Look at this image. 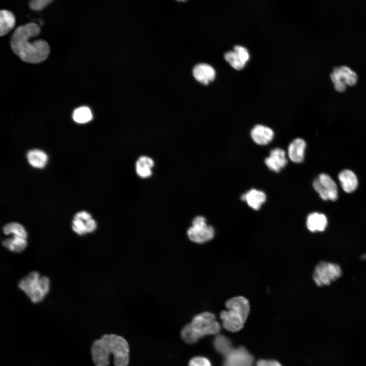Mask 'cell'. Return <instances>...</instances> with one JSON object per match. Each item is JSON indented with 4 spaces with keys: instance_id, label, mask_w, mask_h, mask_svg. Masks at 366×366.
I'll return each mask as SVG.
<instances>
[{
    "instance_id": "1",
    "label": "cell",
    "mask_w": 366,
    "mask_h": 366,
    "mask_svg": "<svg viewBox=\"0 0 366 366\" xmlns=\"http://www.w3.org/2000/svg\"><path fill=\"white\" fill-rule=\"evenodd\" d=\"M40 33V28L35 23L20 26L14 32L10 41L11 47L22 60L29 63H39L48 56L50 48L45 41L38 40L29 42L30 38L37 36Z\"/></svg>"
},
{
    "instance_id": "2",
    "label": "cell",
    "mask_w": 366,
    "mask_h": 366,
    "mask_svg": "<svg viewBox=\"0 0 366 366\" xmlns=\"http://www.w3.org/2000/svg\"><path fill=\"white\" fill-rule=\"evenodd\" d=\"M95 366H108L113 355L115 366H128L130 359L129 345L126 340L116 334H106L95 340L90 349Z\"/></svg>"
},
{
    "instance_id": "3",
    "label": "cell",
    "mask_w": 366,
    "mask_h": 366,
    "mask_svg": "<svg viewBox=\"0 0 366 366\" xmlns=\"http://www.w3.org/2000/svg\"><path fill=\"white\" fill-rule=\"evenodd\" d=\"M221 329L215 315L204 312L195 316L191 322L185 325L180 336L185 342L193 344L206 336L218 334Z\"/></svg>"
},
{
    "instance_id": "4",
    "label": "cell",
    "mask_w": 366,
    "mask_h": 366,
    "mask_svg": "<svg viewBox=\"0 0 366 366\" xmlns=\"http://www.w3.org/2000/svg\"><path fill=\"white\" fill-rule=\"evenodd\" d=\"M225 306L227 310L221 311L220 314L223 326L230 331L240 330L250 312L249 300L243 296H235L228 299Z\"/></svg>"
},
{
    "instance_id": "5",
    "label": "cell",
    "mask_w": 366,
    "mask_h": 366,
    "mask_svg": "<svg viewBox=\"0 0 366 366\" xmlns=\"http://www.w3.org/2000/svg\"><path fill=\"white\" fill-rule=\"evenodd\" d=\"M189 239L197 243H203L211 240L215 236L214 228L206 223L205 218L202 216L195 217L192 225L187 230Z\"/></svg>"
},
{
    "instance_id": "6",
    "label": "cell",
    "mask_w": 366,
    "mask_h": 366,
    "mask_svg": "<svg viewBox=\"0 0 366 366\" xmlns=\"http://www.w3.org/2000/svg\"><path fill=\"white\" fill-rule=\"evenodd\" d=\"M340 266L336 263L325 261L319 262L315 267L313 279L318 286L329 285L331 282L341 277Z\"/></svg>"
},
{
    "instance_id": "7",
    "label": "cell",
    "mask_w": 366,
    "mask_h": 366,
    "mask_svg": "<svg viewBox=\"0 0 366 366\" xmlns=\"http://www.w3.org/2000/svg\"><path fill=\"white\" fill-rule=\"evenodd\" d=\"M313 188L324 200L332 201L338 199V187L335 181L327 174H320L313 182Z\"/></svg>"
},
{
    "instance_id": "8",
    "label": "cell",
    "mask_w": 366,
    "mask_h": 366,
    "mask_svg": "<svg viewBox=\"0 0 366 366\" xmlns=\"http://www.w3.org/2000/svg\"><path fill=\"white\" fill-rule=\"evenodd\" d=\"M254 357L243 347L233 349L225 356L223 366H253Z\"/></svg>"
},
{
    "instance_id": "9",
    "label": "cell",
    "mask_w": 366,
    "mask_h": 366,
    "mask_svg": "<svg viewBox=\"0 0 366 366\" xmlns=\"http://www.w3.org/2000/svg\"><path fill=\"white\" fill-rule=\"evenodd\" d=\"M225 59L235 69L241 70L250 58L247 49L244 47L236 45L233 51H228L224 54Z\"/></svg>"
},
{
    "instance_id": "10",
    "label": "cell",
    "mask_w": 366,
    "mask_h": 366,
    "mask_svg": "<svg viewBox=\"0 0 366 366\" xmlns=\"http://www.w3.org/2000/svg\"><path fill=\"white\" fill-rule=\"evenodd\" d=\"M266 166L271 171L279 172L287 163L285 151L280 148L272 149L264 161Z\"/></svg>"
},
{
    "instance_id": "11",
    "label": "cell",
    "mask_w": 366,
    "mask_h": 366,
    "mask_svg": "<svg viewBox=\"0 0 366 366\" xmlns=\"http://www.w3.org/2000/svg\"><path fill=\"white\" fill-rule=\"evenodd\" d=\"M274 133L271 129L262 125H257L251 131L253 140L257 144L264 145L273 139Z\"/></svg>"
},
{
    "instance_id": "12",
    "label": "cell",
    "mask_w": 366,
    "mask_h": 366,
    "mask_svg": "<svg viewBox=\"0 0 366 366\" xmlns=\"http://www.w3.org/2000/svg\"><path fill=\"white\" fill-rule=\"evenodd\" d=\"M195 78L204 84H208L215 77L216 72L210 65L206 64H199L195 66L193 70Z\"/></svg>"
},
{
    "instance_id": "13",
    "label": "cell",
    "mask_w": 366,
    "mask_h": 366,
    "mask_svg": "<svg viewBox=\"0 0 366 366\" xmlns=\"http://www.w3.org/2000/svg\"><path fill=\"white\" fill-rule=\"evenodd\" d=\"M306 147V142L301 138L294 139L289 145L288 155L290 160L296 163L303 161Z\"/></svg>"
},
{
    "instance_id": "14",
    "label": "cell",
    "mask_w": 366,
    "mask_h": 366,
    "mask_svg": "<svg viewBox=\"0 0 366 366\" xmlns=\"http://www.w3.org/2000/svg\"><path fill=\"white\" fill-rule=\"evenodd\" d=\"M241 199L245 201L252 209L259 210L265 202L266 197L265 193L260 190L253 189L241 196Z\"/></svg>"
},
{
    "instance_id": "15",
    "label": "cell",
    "mask_w": 366,
    "mask_h": 366,
    "mask_svg": "<svg viewBox=\"0 0 366 366\" xmlns=\"http://www.w3.org/2000/svg\"><path fill=\"white\" fill-rule=\"evenodd\" d=\"M343 190L348 193L353 192L358 187V181L356 174L351 170L345 169L338 175Z\"/></svg>"
},
{
    "instance_id": "16",
    "label": "cell",
    "mask_w": 366,
    "mask_h": 366,
    "mask_svg": "<svg viewBox=\"0 0 366 366\" xmlns=\"http://www.w3.org/2000/svg\"><path fill=\"white\" fill-rule=\"evenodd\" d=\"M306 225L311 232L323 231L327 225V219L323 214L312 212L308 216Z\"/></svg>"
},
{
    "instance_id": "17",
    "label": "cell",
    "mask_w": 366,
    "mask_h": 366,
    "mask_svg": "<svg viewBox=\"0 0 366 366\" xmlns=\"http://www.w3.org/2000/svg\"><path fill=\"white\" fill-rule=\"evenodd\" d=\"M154 166V161L150 157L142 156L136 162V172L140 177L148 178L152 174V169Z\"/></svg>"
},
{
    "instance_id": "18",
    "label": "cell",
    "mask_w": 366,
    "mask_h": 366,
    "mask_svg": "<svg viewBox=\"0 0 366 366\" xmlns=\"http://www.w3.org/2000/svg\"><path fill=\"white\" fill-rule=\"evenodd\" d=\"M40 278L37 271H32L19 282L18 287L29 297L33 292L38 287V282Z\"/></svg>"
},
{
    "instance_id": "19",
    "label": "cell",
    "mask_w": 366,
    "mask_h": 366,
    "mask_svg": "<svg viewBox=\"0 0 366 366\" xmlns=\"http://www.w3.org/2000/svg\"><path fill=\"white\" fill-rule=\"evenodd\" d=\"M15 25V17L10 11L2 10L0 12V36L8 34Z\"/></svg>"
},
{
    "instance_id": "20",
    "label": "cell",
    "mask_w": 366,
    "mask_h": 366,
    "mask_svg": "<svg viewBox=\"0 0 366 366\" xmlns=\"http://www.w3.org/2000/svg\"><path fill=\"white\" fill-rule=\"evenodd\" d=\"M27 158L33 167L41 168L45 166L48 159L47 155L42 150L33 149L28 151Z\"/></svg>"
},
{
    "instance_id": "21",
    "label": "cell",
    "mask_w": 366,
    "mask_h": 366,
    "mask_svg": "<svg viewBox=\"0 0 366 366\" xmlns=\"http://www.w3.org/2000/svg\"><path fill=\"white\" fill-rule=\"evenodd\" d=\"M2 244L11 251L20 253L25 248L27 241L26 239L13 235V237L11 238L4 239Z\"/></svg>"
},
{
    "instance_id": "22",
    "label": "cell",
    "mask_w": 366,
    "mask_h": 366,
    "mask_svg": "<svg viewBox=\"0 0 366 366\" xmlns=\"http://www.w3.org/2000/svg\"><path fill=\"white\" fill-rule=\"evenodd\" d=\"M215 349L224 356L227 355L233 348L230 340L223 335H217L214 340Z\"/></svg>"
},
{
    "instance_id": "23",
    "label": "cell",
    "mask_w": 366,
    "mask_h": 366,
    "mask_svg": "<svg viewBox=\"0 0 366 366\" xmlns=\"http://www.w3.org/2000/svg\"><path fill=\"white\" fill-rule=\"evenodd\" d=\"M3 232L5 234H9L10 233L14 234L19 237H21L24 239L27 237V233L24 227L17 223H10L6 224L3 228Z\"/></svg>"
},
{
    "instance_id": "24",
    "label": "cell",
    "mask_w": 366,
    "mask_h": 366,
    "mask_svg": "<svg viewBox=\"0 0 366 366\" xmlns=\"http://www.w3.org/2000/svg\"><path fill=\"white\" fill-rule=\"evenodd\" d=\"M73 118L78 123H85L92 119V114L89 108L81 107L74 110Z\"/></svg>"
},
{
    "instance_id": "25",
    "label": "cell",
    "mask_w": 366,
    "mask_h": 366,
    "mask_svg": "<svg viewBox=\"0 0 366 366\" xmlns=\"http://www.w3.org/2000/svg\"><path fill=\"white\" fill-rule=\"evenodd\" d=\"M188 366H211L210 361L206 357L195 356L190 359Z\"/></svg>"
},
{
    "instance_id": "26",
    "label": "cell",
    "mask_w": 366,
    "mask_h": 366,
    "mask_svg": "<svg viewBox=\"0 0 366 366\" xmlns=\"http://www.w3.org/2000/svg\"><path fill=\"white\" fill-rule=\"evenodd\" d=\"M51 2V0H34L29 2V6L33 10L39 11L45 8Z\"/></svg>"
},
{
    "instance_id": "27",
    "label": "cell",
    "mask_w": 366,
    "mask_h": 366,
    "mask_svg": "<svg viewBox=\"0 0 366 366\" xmlns=\"http://www.w3.org/2000/svg\"><path fill=\"white\" fill-rule=\"evenodd\" d=\"M72 229L78 234L82 235L86 233L85 226V222L80 220L73 219L72 222Z\"/></svg>"
},
{
    "instance_id": "28",
    "label": "cell",
    "mask_w": 366,
    "mask_h": 366,
    "mask_svg": "<svg viewBox=\"0 0 366 366\" xmlns=\"http://www.w3.org/2000/svg\"><path fill=\"white\" fill-rule=\"evenodd\" d=\"M49 281L47 277L43 276L40 277L38 285V287L45 294H47L49 291Z\"/></svg>"
},
{
    "instance_id": "29",
    "label": "cell",
    "mask_w": 366,
    "mask_h": 366,
    "mask_svg": "<svg viewBox=\"0 0 366 366\" xmlns=\"http://www.w3.org/2000/svg\"><path fill=\"white\" fill-rule=\"evenodd\" d=\"M256 366H282V365L276 360L260 359L257 362Z\"/></svg>"
},
{
    "instance_id": "30",
    "label": "cell",
    "mask_w": 366,
    "mask_h": 366,
    "mask_svg": "<svg viewBox=\"0 0 366 366\" xmlns=\"http://www.w3.org/2000/svg\"><path fill=\"white\" fill-rule=\"evenodd\" d=\"M85 226L86 232H92L96 229L97 223L94 219L90 218L85 222Z\"/></svg>"
},
{
    "instance_id": "31",
    "label": "cell",
    "mask_w": 366,
    "mask_h": 366,
    "mask_svg": "<svg viewBox=\"0 0 366 366\" xmlns=\"http://www.w3.org/2000/svg\"><path fill=\"white\" fill-rule=\"evenodd\" d=\"M90 218H92L91 215L85 211L78 212L74 215V219L80 220L83 222H85Z\"/></svg>"
},
{
    "instance_id": "32",
    "label": "cell",
    "mask_w": 366,
    "mask_h": 366,
    "mask_svg": "<svg viewBox=\"0 0 366 366\" xmlns=\"http://www.w3.org/2000/svg\"><path fill=\"white\" fill-rule=\"evenodd\" d=\"M361 259H366V254L362 255Z\"/></svg>"
}]
</instances>
